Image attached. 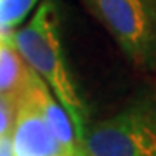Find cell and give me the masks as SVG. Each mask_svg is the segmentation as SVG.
Listing matches in <instances>:
<instances>
[{
    "instance_id": "obj_3",
    "label": "cell",
    "mask_w": 156,
    "mask_h": 156,
    "mask_svg": "<svg viewBox=\"0 0 156 156\" xmlns=\"http://www.w3.org/2000/svg\"><path fill=\"white\" fill-rule=\"evenodd\" d=\"M137 68L156 73V0H83Z\"/></svg>"
},
{
    "instance_id": "obj_8",
    "label": "cell",
    "mask_w": 156,
    "mask_h": 156,
    "mask_svg": "<svg viewBox=\"0 0 156 156\" xmlns=\"http://www.w3.org/2000/svg\"><path fill=\"white\" fill-rule=\"evenodd\" d=\"M16 106L17 101L0 94V135L12 132L16 120Z\"/></svg>"
},
{
    "instance_id": "obj_6",
    "label": "cell",
    "mask_w": 156,
    "mask_h": 156,
    "mask_svg": "<svg viewBox=\"0 0 156 156\" xmlns=\"http://www.w3.org/2000/svg\"><path fill=\"white\" fill-rule=\"evenodd\" d=\"M31 68L17 52L12 38H0V94L17 101L28 83Z\"/></svg>"
},
{
    "instance_id": "obj_1",
    "label": "cell",
    "mask_w": 156,
    "mask_h": 156,
    "mask_svg": "<svg viewBox=\"0 0 156 156\" xmlns=\"http://www.w3.org/2000/svg\"><path fill=\"white\" fill-rule=\"evenodd\" d=\"M12 42L31 69L44 80L52 94L68 111L76 128L80 142H83L87 130V108L80 97L69 69L62 56L57 35V21L54 4L45 0L24 28L14 31Z\"/></svg>"
},
{
    "instance_id": "obj_7",
    "label": "cell",
    "mask_w": 156,
    "mask_h": 156,
    "mask_svg": "<svg viewBox=\"0 0 156 156\" xmlns=\"http://www.w3.org/2000/svg\"><path fill=\"white\" fill-rule=\"evenodd\" d=\"M38 0H0V38H12Z\"/></svg>"
},
{
    "instance_id": "obj_9",
    "label": "cell",
    "mask_w": 156,
    "mask_h": 156,
    "mask_svg": "<svg viewBox=\"0 0 156 156\" xmlns=\"http://www.w3.org/2000/svg\"><path fill=\"white\" fill-rule=\"evenodd\" d=\"M0 156H14V144L11 134L0 135Z\"/></svg>"
},
{
    "instance_id": "obj_5",
    "label": "cell",
    "mask_w": 156,
    "mask_h": 156,
    "mask_svg": "<svg viewBox=\"0 0 156 156\" xmlns=\"http://www.w3.org/2000/svg\"><path fill=\"white\" fill-rule=\"evenodd\" d=\"M26 90L37 101V104L40 106L45 120H47V125L50 127L52 134L56 135V139L59 140V144L62 146V149L66 151V154L85 156L83 149H82V142L78 139L76 128L73 125L68 111L62 108V104L57 101V97L52 94V90L47 87V83L33 69L30 73Z\"/></svg>"
},
{
    "instance_id": "obj_2",
    "label": "cell",
    "mask_w": 156,
    "mask_h": 156,
    "mask_svg": "<svg viewBox=\"0 0 156 156\" xmlns=\"http://www.w3.org/2000/svg\"><path fill=\"white\" fill-rule=\"evenodd\" d=\"M85 156H156V89L142 90L120 109L87 125Z\"/></svg>"
},
{
    "instance_id": "obj_4",
    "label": "cell",
    "mask_w": 156,
    "mask_h": 156,
    "mask_svg": "<svg viewBox=\"0 0 156 156\" xmlns=\"http://www.w3.org/2000/svg\"><path fill=\"white\" fill-rule=\"evenodd\" d=\"M11 135L14 156H68L26 87L17 97L16 120Z\"/></svg>"
}]
</instances>
